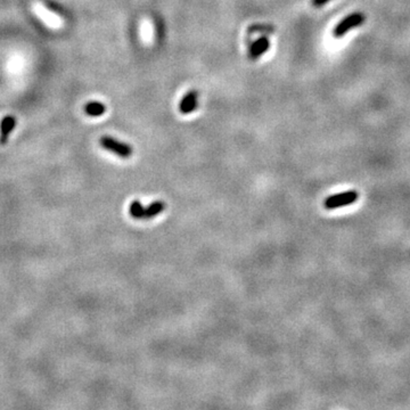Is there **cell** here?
Returning a JSON list of instances; mask_svg holds the SVG:
<instances>
[{"label":"cell","mask_w":410,"mask_h":410,"mask_svg":"<svg viewBox=\"0 0 410 410\" xmlns=\"http://www.w3.org/2000/svg\"><path fill=\"white\" fill-rule=\"evenodd\" d=\"M165 206L167 205L162 201H156L147 207L143 206L139 201H133L129 206V214L130 217L137 219V220H150V219L162 213Z\"/></svg>","instance_id":"1"},{"label":"cell","mask_w":410,"mask_h":410,"mask_svg":"<svg viewBox=\"0 0 410 410\" xmlns=\"http://www.w3.org/2000/svg\"><path fill=\"white\" fill-rule=\"evenodd\" d=\"M365 22V15L360 12H356L345 16L336 24V26L333 30V35L335 38H342L349 31H351L355 27H358Z\"/></svg>","instance_id":"2"},{"label":"cell","mask_w":410,"mask_h":410,"mask_svg":"<svg viewBox=\"0 0 410 410\" xmlns=\"http://www.w3.org/2000/svg\"><path fill=\"white\" fill-rule=\"evenodd\" d=\"M100 143L102 145V147L105 148L106 151L112 152V153L116 154L118 156L122 158H128L131 156L133 153L132 147L130 146L129 144L122 143V141L116 140L114 139V138H112L109 136L102 137Z\"/></svg>","instance_id":"3"},{"label":"cell","mask_w":410,"mask_h":410,"mask_svg":"<svg viewBox=\"0 0 410 410\" xmlns=\"http://www.w3.org/2000/svg\"><path fill=\"white\" fill-rule=\"evenodd\" d=\"M358 197L359 193L357 192V190H349V192L335 194V195L327 197V199L325 200L324 205L328 210H333V208H337L355 203L356 201L358 200Z\"/></svg>","instance_id":"4"},{"label":"cell","mask_w":410,"mask_h":410,"mask_svg":"<svg viewBox=\"0 0 410 410\" xmlns=\"http://www.w3.org/2000/svg\"><path fill=\"white\" fill-rule=\"evenodd\" d=\"M33 13L44 22L46 26H48L51 29H58L62 26V19L59 15L51 12L47 7L42 5L41 2H34L32 5Z\"/></svg>","instance_id":"5"},{"label":"cell","mask_w":410,"mask_h":410,"mask_svg":"<svg viewBox=\"0 0 410 410\" xmlns=\"http://www.w3.org/2000/svg\"><path fill=\"white\" fill-rule=\"evenodd\" d=\"M197 101H199V94L196 90H190L185 97L182 98L179 104V111L182 114H189L194 112L197 107Z\"/></svg>","instance_id":"6"},{"label":"cell","mask_w":410,"mask_h":410,"mask_svg":"<svg viewBox=\"0 0 410 410\" xmlns=\"http://www.w3.org/2000/svg\"><path fill=\"white\" fill-rule=\"evenodd\" d=\"M16 120L14 116H5L0 123V144H6L8 140L9 135L15 128Z\"/></svg>","instance_id":"7"},{"label":"cell","mask_w":410,"mask_h":410,"mask_svg":"<svg viewBox=\"0 0 410 410\" xmlns=\"http://www.w3.org/2000/svg\"><path fill=\"white\" fill-rule=\"evenodd\" d=\"M269 48H270L269 39L266 37L257 39V40L252 45V47H251V51H250L251 58H253V59L259 58L260 56H262V54L268 51V49Z\"/></svg>","instance_id":"8"},{"label":"cell","mask_w":410,"mask_h":410,"mask_svg":"<svg viewBox=\"0 0 410 410\" xmlns=\"http://www.w3.org/2000/svg\"><path fill=\"white\" fill-rule=\"evenodd\" d=\"M84 111L90 116H101L105 113L106 106L100 102H90L86 105Z\"/></svg>","instance_id":"9"},{"label":"cell","mask_w":410,"mask_h":410,"mask_svg":"<svg viewBox=\"0 0 410 410\" xmlns=\"http://www.w3.org/2000/svg\"><path fill=\"white\" fill-rule=\"evenodd\" d=\"M331 0H312V3L314 7H321L324 5H326L327 2H330Z\"/></svg>","instance_id":"10"}]
</instances>
